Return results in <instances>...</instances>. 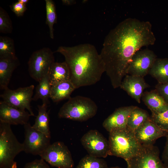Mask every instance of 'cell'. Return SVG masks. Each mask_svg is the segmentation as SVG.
<instances>
[{"label": "cell", "mask_w": 168, "mask_h": 168, "mask_svg": "<svg viewBox=\"0 0 168 168\" xmlns=\"http://www.w3.org/2000/svg\"><path fill=\"white\" fill-rule=\"evenodd\" d=\"M13 29L12 21L7 12L0 7V32L10 34Z\"/></svg>", "instance_id": "obj_28"}, {"label": "cell", "mask_w": 168, "mask_h": 168, "mask_svg": "<svg viewBox=\"0 0 168 168\" xmlns=\"http://www.w3.org/2000/svg\"><path fill=\"white\" fill-rule=\"evenodd\" d=\"M158 148L154 145H142L138 153L126 161L127 168H168L159 156Z\"/></svg>", "instance_id": "obj_8"}, {"label": "cell", "mask_w": 168, "mask_h": 168, "mask_svg": "<svg viewBox=\"0 0 168 168\" xmlns=\"http://www.w3.org/2000/svg\"><path fill=\"white\" fill-rule=\"evenodd\" d=\"M108 142V155L122 158L126 161L137 155L142 146L134 132L127 128L110 132Z\"/></svg>", "instance_id": "obj_3"}, {"label": "cell", "mask_w": 168, "mask_h": 168, "mask_svg": "<svg viewBox=\"0 0 168 168\" xmlns=\"http://www.w3.org/2000/svg\"><path fill=\"white\" fill-rule=\"evenodd\" d=\"M34 88L33 85L14 90L7 88L4 90L0 97L8 105L22 110L26 109L31 116H34L30 106Z\"/></svg>", "instance_id": "obj_9"}, {"label": "cell", "mask_w": 168, "mask_h": 168, "mask_svg": "<svg viewBox=\"0 0 168 168\" xmlns=\"http://www.w3.org/2000/svg\"><path fill=\"white\" fill-rule=\"evenodd\" d=\"M136 106H123L116 109L104 121L103 127L109 133L127 128L128 117Z\"/></svg>", "instance_id": "obj_15"}, {"label": "cell", "mask_w": 168, "mask_h": 168, "mask_svg": "<svg viewBox=\"0 0 168 168\" xmlns=\"http://www.w3.org/2000/svg\"><path fill=\"white\" fill-rule=\"evenodd\" d=\"M15 56V50L14 41L7 36L0 37V57Z\"/></svg>", "instance_id": "obj_27"}, {"label": "cell", "mask_w": 168, "mask_h": 168, "mask_svg": "<svg viewBox=\"0 0 168 168\" xmlns=\"http://www.w3.org/2000/svg\"><path fill=\"white\" fill-rule=\"evenodd\" d=\"M25 139L22 143L23 151L40 156L50 143V138L33 128L29 123L24 125Z\"/></svg>", "instance_id": "obj_10"}, {"label": "cell", "mask_w": 168, "mask_h": 168, "mask_svg": "<svg viewBox=\"0 0 168 168\" xmlns=\"http://www.w3.org/2000/svg\"><path fill=\"white\" fill-rule=\"evenodd\" d=\"M23 168H50L45 161L41 158L27 163Z\"/></svg>", "instance_id": "obj_31"}, {"label": "cell", "mask_w": 168, "mask_h": 168, "mask_svg": "<svg viewBox=\"0 0 168 168\" xmlns=\"http://www.w3.org/2000/svg\"><path fill=\"white\" fill-rule=\"evenodd\" d=\"M76 89L70 80L63 81L51 86L50 98L54 102L69 99Z\"/></svg>", "instance_id": "obj_19"}, {"label": "cell", "mask_w": 168, "mask_h": 168, "mask_svg": "<svg viewBox=\"0 0 168 168\" xmlns=\"http://www.w3.org/2000/svg\"><path fill=\"white\" fill-rule=\"evenodd\" d=\"M62 2L63 4L65 5H71L76 3L75 1L72 0H63Z\"/></svg>", "instance_id": "obj_34"}, {"label": "cell", "mask_w": 168, "mask_h": 168, "mask_svg": "<svg viewBox=\"0 0 168 168\" xmlns=\"http://www.w3.org/2000/svg\"><path fill=\"white\" fill-rule=\"evenodd\" d=\"M107 168H121L118 166H115V167H108Z\"/></svg>", "instance_id": "obj_36"}, {"label": "cell", "mask_w": 168, "mask_h": 168, "mask_svg": "<svg viewBox=\"0 0 168 168\" xmlns=\"http://www.w3.org/2000/svg\"><path fill=\"white\" fill-rule=\"evenodd\" d=\"M38 82L32 100L35 101L40 99L42 101V104L48 105L49 103V99L51 87L48 75L44 77Z\"/></svg>", "instance_id": "obj_24"}, {"label": "cell", "mask_w": 168, "mask_h": 168, "mask_svg": "<svg viewBox=\"0 0 168 168\" xmlns=\"http://www.w3.org/2000/svg\"><path fill=\"white\" fill-rule=\"evenodd\" d=\"M54 52L64 57L70 70V80L76 89L95 84L105 72V64L100 54L91 44L60 46Z\"/></svg>", "instance_id": "obj_2"}, {"label": "cell", "mask_w": 168, "mask_h": 168, "mask_svg": "<svg viewBox=\"0 0 168 168\" xmlns=\"http://www.w3.org/2000/svg\"><path fill=\"white\" fill-rule=\"evenodd\" d=\"M18 1L23 4H26L27 3L29 2V0H18Z\"/></svg>", "instance_id": "obj_35"}, {"label": "cell", "mask_w": 168, "mask_h": 168, "mask_svg": "<svg viewBox=\"0 0 168 168\" xmlns=\"http://www.w3.org/2000/svg\"><path fill=\"white\" fill-rule=\"evenodd\" d=\"M22 151V143L18 141L11 125L0 122V168H17L14 160Z\"/></svg>", "instance_id": "obj_5"}, {"label": "cell", "mask_w": 168, "mask_h": 168, "mask_svg": "<svg viewBox=\"0 0 168 168\" xmlns=\"http://www.w3.org/2000/svg\"><path fill=\"white\" fill-rule=\"evenodd\" d=\"M156 40L150 22L134 18L125 19L109 32L100 54L114 88L120 87L134 54Z\"/></svg>", "instance_id": "obj_1"}, {"label": "cell", "mask_w": 168, "mask_h": 168, "mask_svg": "<svg viewBox=\"0 0 168 168\" xmlns=\"http://www.w3.org/2000/svg\"><path fill=\"white\" fill-rule=\"evenodd\" d=\"M155 89L168 104V82L158 84L156 86Z\"/></svg>", "instance_id": "obj_32"}, {"label": "cell", "mask_w": 168, "mask_h": 168, "mask_svg": "<svg viewBox=\"0 0 168 168\" xmlns=\"http://www.w3.org/2000/svg\"><path fill=\"white\" fill-rule=\"evenodd\" d=\"M166 137V142L162 153V161L168 167V135Z\"/></svg>", "instance_id": "obj_33"}, {"label": "cell", "mask_w": 168, "mask_h": 168, "mask_svg": "<svg viewBox=\"0 0 168 168\" xmlns=\"http://www.w3.org/2000/svg\"><path fill=\"white\" fill-rule=\"evenodd\" d=\"M156 58L154 52L148 49L137 51L132 57L127 74L144 77L148 74Z\"/></svg>", "instance_id": "obj_12"}, {"label": "cell", "mask_w": 168, "mask_h": 168, "mask_svg": "<svg viewBox=\"0 0 168 168\" xmlns=\"http://www.w3.org/2000/svg\"><path fill=\"white\" fill-rule=\"evenodd\" d=\"M135 136L142 145H153L158 139L166 137L168 133L159 127L150 119L134 131Z\"/></svg>", "instance_id": "obj_13"}, {"label": "cell", "mask_w": 168, "mask_h": 168, "mask_svg": "<svg viewBox=\"0 0 168 168\" xmlns=\"http://www.w3.org/2000/svg\"><path fill=\"white\" fill-rule=\"evenodd\" d=\"M47 107L48 105L45 104L38 106V114L32 127L44 133L47 137L51 138L49 128V112L47 111Z\"/></svg>", "instance_id": "obj_22"}, {"label": "cell", "mask_w": 168, "mask_h": 168, "mask_svg": "<svg viewBox=\"0 0 168 168\" xmlns=\"http://www.w3.org/2000/svg\"><path fill=\"white\" fill-rule=\"evenodd\" d=\"M150 117L146 111L136 106L128 117L127 128L134 132Z\"/></svg>", "instance_id": "obj_23"}, {"label": "cell", "mask_w": 168, "mask_h": 168, "mask_svg": "<svg viewBox=\"0 0 168 168\" xmlns=\"http://www.w3.org/2000/svg\"><path fill=\"white\" fill-rule=\"evenodd\" d=\"M16 56L0 57V88L4 90L8 88L13 72L19 65Z\"/></svg>", "instance_id": "obj_17"}, {"label": "cell", "mask_w": 168, "mask_h": 168, "mask_svg": "<svg viewBox=\"0 0 168 168\" xmlns=\"http://www.w3.org/2000/svg\"><path fill=\"white\" fill-rule=\"evenodd\" d=\"M81 143L89 154L98 158H105L109 154L108 141L96 130H91L81 138Z\"/></svg>", "instance_id": "obj_11"}, {"label": "cell", "mask_w": 168, "mask_h": 168, "mask_svg": "<svg viewBox=\"0 0 168 168\" xmlns=\"http://www.w3.org/2000/svg\"><path fill=\"white\" fill-rule=\"evenodd\" d=\"M51 86L70 80V72L65 61L54 62L52 65L48 74Z\"/></svg>", "instance_id": "obj_20"}, {"label": "cell", "mask_w": 168, "mask_h": 168, "mask_svg": "<svg viewBox=\"0 0 168 168\" xmlns=\"http://www.w3.org/2000/svg\"><path fill=\"white\" fill-rule=\"evenodd\" d=\"M142 98L152 114H157L168 110V104L155 89L143 93Z\"/></svg>", "instance_id": "obj_18"}, {"label": "cell", "mask_w": 168, "mask_h": 168, "mask_svg": "<svg viewBox=\"0 0 168 168\" xmlns=\"http://www.w3.org/2000/svg\"><path fill=\"white\" fill-rule=\"evenodd\" d=\"M45 7L46 14V24L49 30L50 36L51 39H54V25L57 23V15L55 4L52 0H45Z\"/></svg>", "instance_id": "obj_25"}, {"label": "cell", "mask_w": 168, "mask_h": 168, "mask_svg": "<svg viewBox=\"0 0 168 168\" xmlns=\"http://www.w3.org/2000/svg\"><path fill=\"white\" fill-rule=\"evenodd\" d=\"M98 107L91 98L78 96L70 97L60 109L58 116L78 121H84L96 114Z\"/></svg>", "instance_id": "obj_4"}, {"label": "cell", "mask_w": 168, "mask_h": 168, "mask_svg": "<svg viewBox=\"0 0 168 168\" xmlns=\"http://www.w3.org/2000/svg\"><path fill=\"white\" fill-rule=\"evenodd\" d=\"M150 119L161 129L168 133V110L157 114H152Z\"/></svg>", "instance_id": "obj_29"}, {"label": "cell", "mask_w": 168, "mask_h": 168, "mask_svg": "<svg viewBox=\"0 0 168 168\" xmlns=\"http://www.w3.org/2000/svg\"><path fill=\"white\" fill-rule=\"evenodd\" d=\"M31 116L28 111L18 109L0 102V122L11 125H24Z\"/></svg>", "instance_id": "obj_14"}, {"label": "cell", "mask_w": 168, "mask_h": 168, "mask_svg": "<svg viewBox=\"0 0 168 168\" xmlns=\"http://www.w3.org/2000/svg\"><path fill=\"white\" fill-rule=\"evenodd\" d=\"M10 7L11 10L17 16H22L27 10L26 4H23L18 1L13 3L10 6Z\"/></svg>", "instance_id": "obj_30"}, {"label": "cell", "mask_w": 168, "mask_h": 168, "mask_svg": "<svg viewBox=\"0 0 168 168\" xmlns=\"http://www.w3.org/2000/svg\"><path fill=\"white\" fill-rule=\"evenodd\" d=\"M148 74L155 78L158 84L168 82V58H156Z\"/></svg>", "instance_id": "obj_21"}, {"label": "cell", "mask_w": 168, "mask_h": 168, "mask_svg": "<svg viewBox=\"0 0 168 168\" xmlns=\"http://www.w3.org/2000/svg\"><path fill=\"white\" fill-rule=\"evenodd\" d=\"M149 86L143 77L127 74L119 87L140 103L144 90Z\"/></svg>", "instance_id": "obj_16"}, {"label": "cell", "mask_w": 168, "mask_h": 168, "mask_svg": "<svg viewBox=\"0 0 168 168\" xmlns=\"http://www.w3.org/2000/svg\"><path fill=\"white\" fill-rule=\"evenodd\" d=\"M106 161L100 158L87 155L79 161L76 168H107Z\"/></svg>", "instance_id": "obj_26"}, {"label": "cell", "mask_w": 168, "mask_h": 168, "mask_svg": "<svg viewBox=\"0 0 168 168\" xmlns=\"http://www.w3.org/2000/svg\"><path fill=\"white\" fill-rule=\"evenodd\" d=\"M40 156L53 167L72 168L74 166L71 152L62 142H56L50 144Z\"/></svg>", "instance_id": "obj_7"}, {"label": "cell", "mask_w": 168, "mask_h": 168, "mask_svg": "<svg viewBox=\"0 0 168 168\" xmlns=\"http://www.w3.org/2000/svg\"><path fill=\"white\" fill-rule=\"evenodd\" d=\"M54 52L49 48L44 47L34 52L28 63L30 77L39 82L48 75L50 68L55 62Z\"/></svg>", "instance_id": "obj_6"}]
</instances>
